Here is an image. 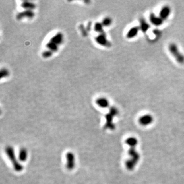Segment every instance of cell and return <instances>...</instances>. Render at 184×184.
<instances>
[{
  "label": "cell",
  "instance_id": "12",
  "mask_svg": "<svg viewBox=\"0 0 184 184\" xmlns=\"http://www.w3.org/2000/svg\"><path fill=\"white\" fill-rule=\"evenodd\" d=\"M139 27L140 29V30L143 33H145L150 28V25L144 18H141L140 19Z\"/></svg>",
  "mask_w": 184,
  "mask_h": 184
},
{
  "label": "cell",
  "instance_id": "7",
  "mask_svg": "<svg viewBox=\"0 0 184 184\" xmlns=\"http://www.w3.org/2000/svg\"><path fill=\"white\" fill-rule=\"evenodd\" d=\"M171 8L169 6H164L160 10L159 13V16L164 21L168 18L171 13Z\"/></svg>",
  "mask_w": 184,
  "mask_h": 184
},
{
  "label": "cell",
  "instance_id": "4",
  "mask_svg": "<svg viewBox=\"0 0 184 184\" xmlns=\"http://www.w3.org/2000/svg\"><path fill=\"white\" fill-rule=\"evenodd\" d=\"M118 111L117 109L115 107H112L110 109V111L109 113L106 114V123L105 125V127L106 129H114V125L113 123V118L114 117L118 114Z\"/></svg>",
  "mask_w": 184,
  "mask_h": 184
},
{
  "label": "cell",
  "instance_id": "5",
  "mask_svg": "<svg viewBox=\"0 0 184 184\" xmlns=\"http://www.w3.org/2000/svg\"><path fill=\"white\" fill-rule=\"evenodd\" d=\"M97 43L100 45L102 46L106 47H110L111 46V43L106 38V33H102L99 34L96 38Z\"/></svg>",
  "mask_w": 184,
  "mask_h": 184
},
{
  "label": "cell",
  "instance_id": "18",
  "mask_svg": "<svg viewBox=\"0 0 184 184\" xmlns=\"http://www.w3.org/2000/svg\"><path fill=\"white\" fill-rule=\"evenodd\" d=\"M104 26L102 23H96L94 25V29L96 32H98L99 34L104 33Z\"/></svg>",
  "mask_w": 184,
  "mask_h": 184
},
{
  "label": "cell",
  "instance_id": "21",
  "mask_svg": "<svg viewBox=\"0 0 184 184\" xmlns=\"http://www.w3.org/2000/svg\"><path fill=\"white\" fill-rule=\"evenodd\" d=\"M8 74V72L6 69H3L1 71V77L2 78L3 77H6Z\"/></svg>",
  "mask_w": 184,
  "mask_h": 184
},
{
  "label": "cell",
  "instance_id": "6",
  "mask_svg": "<svg viewBox=\"0 0 184 184\" xmlns=\"http://www.w3.org/2000/svg\"><path fill=\"white\" fill-rule=\"evenodd\" d=\"M67 165L66 167L69 170H72L75 166V158L72 152H68L66 155Z\"/></svg>",
  "mask_w": 184,
  "mask_h": 184
},
{
  "label": "cell",
  "instance_id": "8",
  "mask_svg": "<svg viewBox=\"0 0 184 184\" xmlns=\"http://www.w3.org/2000/svg\"><path fill=\"white\" fill-rule=\"evenodd\" d=\"M149 20L150 23L155 26H161L164 22V20L160 16H156L154 13H151L149 15Z\"/></svg>",
  "mask_w": 184,
  "mask_h": 184
},
{
  "label": "cell",
  "instance_id": "9",
  "mask_svg": "<svg viewBox=\"0 0 184 184\" xmlns=\"http://www.w3.org/2000/svg\"><path fill=\"white\" fill-rule=\"evenodd\" d=\"M154 118L152 116L150 115H145L144 116H142L139 119V123L142 125L143 126H147L149 125V124L152 123L153 122Z\"/></svg>",
  "mask_w": 184,
  "mask_h": 184
},
{
  "label": "cell",
  "instance_id": "14",
  "mask_svg": "<svg viewBox=\"0 0 184 184\" xmlns=\"http://www.w3.org/2000/svg\"><path fill=\"white\" fill-rule=\"evenodd\" d=\"M63 36L61 33H57L51 39L50 41L59 46L63 42Z\"/></svg>",
  "mask_w": 184,
  "mask_h": 184
},
{
  "label": "cell",
  "instance_id": "2",
  "mask_svg": "<svg viewBox=\"0 0 184 184\" xmlns=\"http://www.w3.org/2000/svg\"><path fill=\"white\" fill-rule=\"evenodd\" d=\"M5 152L9 159H10V161L12 163L13 168L15 171L17 172L22 171L23 169V166L19 163L17 158H16L15 150L13 147L11 146L6 147L5 148Z\"/></svg>",
  "mask_w": 184,
  "mask_h": 184
},
{
  "label": "cell",
  "instance_id": "20",
  "mask_svg": "<svg viewBox=\"0 0 184 184\" xmlns=\"http://www.w3.org/2000/svg\"><path fill=\"white\" fill-rule=\"evenodd\" d=\"M52 52L50 50L46 51L43 53V56L45 58H48L50 57L52 55Z\"/></svg>",
  "mask_w": 184,
  "mask_h": 184
},
{
  "label": "cell",
  "instance_id": "1",
  "mask_svg": "<svg viewBox=\"0 0 184 184\" xmlns=\"http://www.w3.org/2000/svg\"><path fill=\"white\" fill-rule=\"evenodd\" d=\"M126 143L130 147L129 150L130 158L126 162L125 165L127 169L129 170H132L140 160V155L136 150L138 141L136 138L131 137L126 140Z\"/></svg>",
  "mask_w": 184,
  "mask_h": 184
},
{
  "label": "cell",
  "instance_id": "13",
  "mask_svg": "<svg viewBox=\"0 0 184 184\" xmlns=\"http://www.w3.org/2000/svg\"><path fill=\"white\" fill-rule=\"evenodd\" d=\"M96 104L99 107L101 108H107L108 107L109 105V101L107 99L104 97L99 98L96 100Z\"/></svg>",
  "mask_w": 184,
  "mask_h": 184
},
{
  "label": "cell",
  "instance_id": "15",
  "mask_svg": "<svg viewBox=\"0 0 184 184\" xmlns=\"http://www.w3.org/2000/svg\"><path fill=\"white\" fill-rule=\"evenodd\" d=\"M28 158V152L25 148H22L18 154V159L21 162H25Z\"/></svg>",
  "mask_w": 184,
  "mask_h": 184
},
{
  "label": "cell",
  "instance_id": "19",
  "mask_svg": "<svg viewBox=\"0 0 184 184\" xmlns=\"http://www.w3.org/2000/svg\"><path fill=\"white\" fill-rule=\"evenodd\" d=\"M111 23H112V20L109 17H106L104 18L102 22V24L104 27H109L111 25Z\"/></svg>",
  "mask_w": 184,
  "mask_h": 184
},
{
  "label": "cell",
  "instance_id": "3",
  "mask_svg": "<svg viewBox=\"0 0 184 184\" xmlns=\"http://www.w3.org/2000/svg\"><path fill=\"white\" fill-rule=\"evenodd\" d=\"M169 51L178 63H184V55L179 50L177 46L174 43H171L169 46Z\"/></svg>",
  "mask_w": 184,
  "mask_h": 184
},
{
  "label": "cell",
  "instance_id": "16",
  "mask_svg": "<svg viewBox=\"0 0 184 184\" xmlns=\"http://www.w3.org/2000/svg\"><path fill=\"white\" fill-rule=\"evenodd\" d=\"M22 6L26 10H32L36 7V5L30 2L25 1L22 4Z\"/></svg>",
  "mask_w": 184,
  "mask_h": 184
},
{
  "label": "cell",
  "instance_id": "17",
  "mask_svg": "<svg viewBox=\"0 0 184 184\" xmlns=\"http://www.w3.org/2000/svg\"><path fill=\"white\" fill-rule=\"evenodd\" d=\"M47 47L49 49V50L53 52H56L58 50V46L55 44V43H53L50 41L49 43L47 44Z\"/></svg>",
  "mask_w": 184,
  "mask_h": 184
},
{
  "label": "cell",
  "instance_id": "10",
  "mask_svg": "<svg viewBox=\"0 0 184 184\" xmlns=\"http://www.w3.org/2000/svg\"><path fill=\"white\" fill-rule=\"evenodd\" d=\"M140 29L139 26H135L131 28L126 34V38L129 39H131L135 38L139 33Z\"/></svg>",
  "mask_w": 184,
  "mask_h": 184
},
{
  "label": "cell",
  "instance_id": "11",
  "mask_svg": "<svg viewBox=\"0 0 184 184\" xmlns=\"http://www.w3.org/2000/svg\"><path fill=\"white\" fill-rule=\"evenodd\" d=\"M34 16V13L32 10H25L22 13H18L17 18L18 20L22 19L23 18H31Z\"/></svg>",
  "mask_w": 184,
  "mask_h": 184
}]
</instances>
